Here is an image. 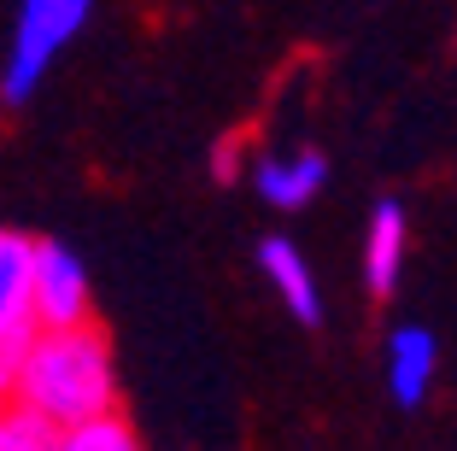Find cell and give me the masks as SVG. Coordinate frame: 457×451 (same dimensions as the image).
<instances>
[{
  "instance_id": "obj_1",
  "label": "cell",
  "mask_w": 457,
  "mask_h": 451,
  "mask_svg": "<svg viewBox=\"0 0 457 451\" xmlns=\"http://www.w3.org/2000/svg\"><path fill=\"white\" fill-rule=\"evenodd\" d=\"M18 405L41 411L47 422H82V416L118 411V358L100 322H65V329H29L24 370H18Z\"/></svg>"
},
{
  "instance_id": "obj_2",
  "label": "cell",
  "mask_w": 457,
  "mask_h": 451,
  "mask_svg": "<svg viewBox=\"0 0 457 451\" xmlns=\"http://www.w3.org/2000/svg\"><path fill=\"white\" fill-rule=\"evenodd\" d=\"M88 18H95V0H18L6 59H0V100L24 106L47 82V71L59 65V54L82 36Z\"/></svg>"
},
{
  "instance_id": "obj_3",
  "label": "cell",
  "mask_w": 457,
  "mask_h": 451,
  "mask_svg": "<svg viewBox=\"0 0 457 451\" xmlns=\"http://www.w3.org/2000/svg\"><path fill=\"white\" fill-rule=\"evenodd\" d=\"M29 311H36V329H65V322L95 317V276H88L82 253H71L65 240H36Z\"/></svg>"
},
{
  "instance_id": "obj_4",
  "label": "cell",
  "mask_w": 457,
  "mask_h": 451,
  "mask_svg": "<svg viewBox=\"0 0 457 451\" xmlns=\"http://www.w3.org/2000/svg\"><path fill=\"white\" fill-rule=\"evenodd\" d=\"M381 370H387V393L399 398L404 411H417L422 398L434 393V375H440V340H434V329L399 322V329L387 334V358H381Z\"/></svg>"
},
{
  "instance_id": "obj_5",
  "label": "cell",
  "mask_w": 457,
  "mask_h": 451,
  "mask_svg": "<svg viewBox=\"0 0 457 451\" xmlns=\"http://www.w3.org/2000/svg\"><path fill=\"white\" fill-rule=\"evenodd\" d=\"M323 182H328V159L311 153V146H299V153H264L253 164L258 199L276 205V212H305L311 199L323 194Z\"/></svg>"
},
{
  "instance_id": "obj_6",
  "label": "cell",
  "mask_w": 457,
  "mask_h": 451,
  "mask_svg": "<svg viewBox=\"0 0 457 451\" xmlns=\"http://www.w3.org/2000/svg\"><path fill=\"white\" fill-rule=\"evenodd\" d=\"M404 253H411V223H404L399 199H381L370 212V235H363V281L376 299H387L404 276Z\"/></svg>"
},
{
  "instance_id": "obj_7",
  "label": "cell",
  "mask_w": 457,
  "mask_h": 451,
  "mask_svg": "<svg viewBox=\"0 0 457 451\" xmlns=\"http://www.w3.org/2000/svg\"><path fill=\"white\" fill-rule=\"evenodd\" d=\"M258 270H264V281L282 293V305L294 311L299 322H317V317H323V293H317V276H311L305 253H299L287 235L258 240Z\"/></svg>"
},
{
  "instance_id": "obj_8",
  "label": "cell",
  "mask_w": 457,
  "mask_h": 451,
  "mask_svg": "<svg viewBox=\"0 0 457 451\" xmlns=\"http://www.w3.org/2000/svg\"><path fill=\"white\" fill-rule=\"evenodd\" d=\"M29 258H36V240L24 229H0V334L36 329V311H29Z\"/></svg>"
},
{
  "instance_id": "obj_9",
  "label": "cell",
  "mask_w": 457,
  "mask_h": 451,
  "mask_svg": "<svg viewBox=\"0 0 457 451\" xmlns=\"http://www.w3.org/2000/svg\"><path fill=\"white\" fill-rule=\"evenodd\" d=\"M54 451H141V434L129 428L123 411H100V416H82V422L59 428Z\"/></svg>"
},
{
  "instance_id": "obj_10",
  "label": "cell",
  "mask_w": 457,
  "mask_h": 451,
  "mask_svg": "<svg viewBox=\"0 0 457 451\" xmlns=\"http://www.w3.org/2000/svg\"><path fill=\"white\" fill-rule=\"evenodd\" d=\"M59 446V422H47L29 405H0V451H54Z\"/></svg>"
},
{
  "instance_id": "obj_11",
  "label": "cell",
  "mask_w": 457,
  "mask_h": 451,
  "mask_svg": "<svg viewBox=\"0 0 457 451\" xmlns=\"http://www.w3.org/2000/svg\"><path fill=\"white\" fill-rule=\"evenodd\" d=\"M24 340L29 334H0V405L18 398V370H24Z\"/></svg>"
},
{
  "instance_id": "obj_12",
  "label": "cell",
  "mask_w": 457,
  "mask_h": 451,
  "mask_svg": "<svg viewBox=\"0 0 457 451\" xmlns=\"http://www.w3.org/2000/svg\"><path fill=\"white\" fill-rule=\"evenodd\" d=\"M241 176V141H223L217 146V182H235Z\"/></svg>"
}]
</instances>
